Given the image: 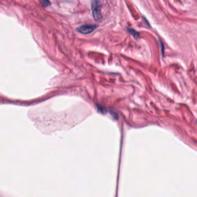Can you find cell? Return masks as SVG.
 Instances as JSON below:
<instances>
[{
    "instance_id": "6da1fadb",
    "label": "cell",
    "mask_w": 197,
    "mask_h": 197,
    "mask_svg": "<svg viewBox=\"0 0 197 197\" xmlns=\"http://www.w3.org/2000/svg\"><path fill=\"white\" fill-rule=\"evenodd\" d=\"M101 4L99 0H91L92 15L94 20L100 21L102 19L101 15Z\"/></svg>"
},
{
    "instance_id": "7a4b0ae2",
    "label": "cell",
    "mask_w": 197,
    "mask_h": 197,
    "mask_svg": "<svg viewBox=\"0 0 197 197\" xmlns=\"http://www.w3.org/2000/svg\"><path fill=\"white\" fill-rule=\"evenodd\" d=\"M97 28L96 24H84L78 27L77 31L82 34H89L93 32Z\"/></svg>"
},
{
    "instance_id": "3957f363",
    "label": "cell",
    "mask_w": 197,
    "mask_h": 197,
    "mask_svg": "<svg viewBox=\"0 0 197 197\" xmlns=\"http://www.w3.org/2000/svg\"><path fill=\"white\" fill-rule=\"evenodd\" d=\"M128 31L135 39H138V38L139 37V34L137 31L132 28H128Z\"/></svg>"
},
{
    "instance_id": "277c9868",
    "label": "cell",
    "mask_w": 197,
    "mask_h": 197,
    "mask_svg": "<svg viewBox=\"0 0 197 197\" xmlns=\"http://www.w3.org/2000/svg\"><path fill=\"white\" fill-rule=\"evenodd\" d=\"M40 2L41 5L44 8H46L51 5V2L49 0H40Z\"/></svg>"
}]
</instances>
